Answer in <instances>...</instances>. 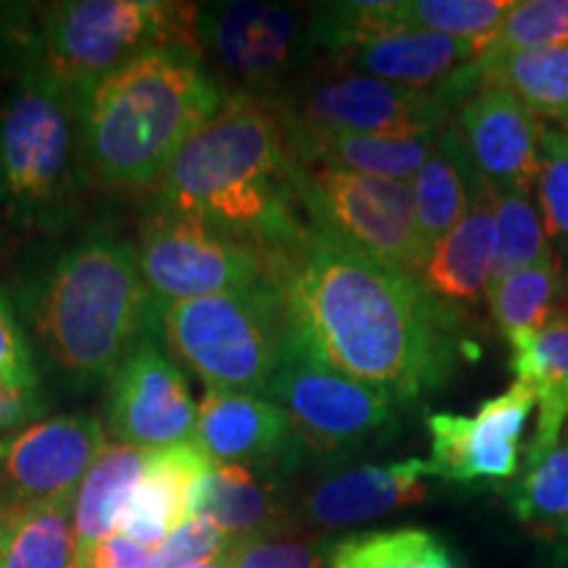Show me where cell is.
<instances>
[{
    "instance_id": "40",
    "label": "cell",
    "mask_w": 568,
    "mask_h": 568,
    "mask_svg": "<svg viewBox=\"0 0 568 568\" xmlns=\"http://www.w3.org/2000/svg\"><path fill=\"white\" fill-rule=\"evenodd\" d=\"M548 564L550 568H568V537H564L548 550Z\"/></svg>"
},
{
    "instance_id": "37",
    "label": "cell",
    "mask_w": 568,
    "mask_h": 568,
    "mask_svg": "<svg viewBox=\"0 0 568 568\" xmlns=\"http://www.w3.org/2000/svg\"><path fill=\"white\" fill-rule=\"evenodd\" d=\"M42 376H0V432L24 429L45 414Z\"/></svg>"
},
{
    "instance_id": "12",
    "label": "cell",
    "mask_w": 568,
    "mask_h": 568,
    "mask_svg": "<svg viewBox=\"0 0 568 568\" xmlns=\"http://www.w3.org/2000/svg\"><path fill=\"white\" fill-rule=\"evenodd\" d=\"M138 261L155 311L280 276V268L264 253L243 245L193 213L155 203H151V211L140 224Z\"/></svg>"
},
{
    "instance_id": "32",
    "label": "cell",
    "mask_w": 568,
    "mask_h": 568,
    "mask_svg": "<svg viewBox=\"0 0 568 568\" xmlns=\"http://www.w3.org/2000/svg\"><path fill=\"white\" fill-rule=\"evenodd\" d=\"M516 0H397V19L416 30L489 45Z\"/></svg>"
},
{
    "instance_id": "45",
    "label": "cell",
    "mask_w": 568,
    "mask_h": 568,
    "mask_svg": "<svg viewBox=\"0 0 568 568\" xmlns=\"http://www.w3.org/2000/svg\"><path fill=\"white\" fill-rule=\"evenodd\" d=\"M0 376H3V372H0Z\"/></svg>"
},
{
    "instance_id": "21",
    "label": "cell",
    "mask_w": 568,
    "mask_h": 568,
    "mask_svg": "<svg viewBox=\"0 0 568 568\" xmlns=\"http://www.w3.org/2000/svg\"><path fill=\"white\" fill-rule=\"evenodd\" d=\"M213 468V460L195 439L148 450L145 474L119 516V535L161 548L166 537L190 518V495L197 479Z\"/></svg>"
},
{
    "instance_id": "22",
    "label": "cell",
    "mask_w": 568,
    "mask_h": 568,
    "mask_svg": "<svg viewBox=\"0 0 568 568\" xmlns=\"http://www.w3.org/2000/svg\"><path fill=\"white\" fill-rule=\"evenodd\" d=\"M508 345L516 382L529 385L537 395L535 435L524 447L527 468H531L556 450L568 426V311L552 314L542 329L508 337Z\"/></svg>"
},
{
    "instance_id": "2",
    "label": "cell",
    "mask_w": 568,
    "mask_h": 568,
    "mask_svg": "<svg viewBox=\"0 0 568 568\" xmlns=\"http://www.w3.org/2000/svg\"><path fill=\"white\" fill-rule=\"evenodd\" d=\"M297 159L280 111L224 92L153 187V203L193 213L280 268L311 234L295 187Z\"/></svg>"
},
{
    "instance_id": "24",
    "label": "cell",
    "mask_w": 568,
    "mask_h": 568,
    "mask_svg": "<svg viewBox=\"0 0 568 568\" xmlns=\"http://www.w3.org/2000/svg\"><path fill=\"white\" fill-rule=\"evenodd\" d=\"M0 568H82L71 503L0 495Z\"/></svg>"
},
{
    "instance_id": "14",
    "label": "cell",
    "mask_w": 568,
    "mask_h": 568,
    "mask_svg": "<svg viewBox=\"0 0 568 568\" xmlns=\"http://www.w3.org/2000/svg\"><path fill=\"white\" fill-rule=\"evenodd\" d=\"M105 426L116 443L161 450L195 439L197 406L174 361L145 335L109 379Z\"/></svg>"
},
{
    "instance_id": "9",
    "label": "cell",
    "mask_w": 568,
    "mask_h": 568,
    "mask_svg": "<svg viewBox=\"0 0 568 568\" xmlns=\"http://www.w3.org/2000/svg\"><path fill=\"white\" fill-rule=\"evenodd\" d=\"M466 101L456 77L437 90H414L322 63L272 98L287 132H345L374 138H424L443 132Z\"/></svg>"
},
{
    "instance_id": "6",
    "label": "cell",
    "mask_w": 568,
    "mask_h": 568,
    "mask_svg": "<svg viewBox=\"0 0 568 568\" xmlns=\"http://www.w3.org/2000/svg\"><path fill=\"white\" fill-rule=\"evenodd\" d=\"M82 98L45 77H24L0 109V211L27 232L74 224L82 187Z\"/></svg>"
},
{
    "instance_id": "3",
    "label": "cell",
    "mask_w": 568,
    "mask_h": 568,
    "mask_svg": "<svg viewBox=\"0 0 568 568\" xmlns=\"http://www.w3.org/2000/svg\"><path fill=\"white\" fill-rule=\"evenodd\" d=\"M13 303L40 376L69 393L111 379L155 326L138 247L105 226H90L42 258Z\"/></svg>"
},
{
    "instance_id": "35",
    "label": "cell",
    "mask_w": 568,
    "mask_h": 568,
    "mask_svg": "<svg viewBox=\"0 0 568 568\" xmlns=\"http://www.w3.org/2000/svg\"><path fill=\"white\" fill-rule=\"evenodd\" d=\"M568 42V0H516L481 59L529 51V48L566 45Z\"/></svg>"
},
{
    "instance_id": "16",
    "label": "cell",
    "mask_w": 568,
    "mask_h": 568,
    "mask_svg": "<svg viewBox=\"0 0 568 568\" xmlns=\"http://www.w3.org/2000/svg\"><path fill=\"white\" fill-rule=\"evenodd\" d=\"M429 477L435 474L429 460L422 458L326 471L293 493L295 524L297 529L326 535L418 506L429 495Z\"/></svg>"
},
{
    "instance_id": "23",
    "label": "cell",
    "mask_w": 568,
    "mask_h": 568,
    "mask_svg": "<svg viewBox=\"0 0 568 568\" xmlns=\"http://www.w3.org/2000/svg\"><path fill=\"white\" fill-rule=\"evenodd\" d=\"M295 159L301 163H324L345 172L376 176V180L410 182L437 148V134L424 138H374L345 132H287Z\"/></svg>"
},
{
    "instance_id": "34",
    "label": "cell",
    "mask_w": 568,
    "mask_h": 568,
    "mask_svg": "<svg viewBox=\"0 0 568 568\" xmlns=\"http://www.w3.org/2000/svg\"><path fill=\"white\" fill-rule=\"evenodd\" d=\"M535 201L545 232L568 280V130L545 126Z\"/></svg>"
},
{
    "instance_id": "28",
    "label": "cell",
    "mask_w": 568,
    "mask_h": 568,
    "mask_svg": "<svg viewBox=\"0 0 568 568\" xmlns=\"http://www.w3.org/2000/svg\"><path fill=\"white\" fill-rule=\"evenodd\" d=\"M568 280L558 255L489 282L487 308L503 337L537 332L564 308Z\"/></svg>"
},
{
    "instance_id": "42",
    "label": "cell",
    "mask_w": 568,
    "mask_h": 568,
    "mask_svg": "<svg viewBox=\"0 0 568 568\" xmlns=\"http://www.w3.org/2000/svg\"><path fill=\"white\" fill-rule=\"evenodd\" d=\"M531 568H550V564H548V552H545V556H539L537 560H535V566Z\"/></svg>"
},
{
    "instance_id": "30",
    "label": "cell",
    "mask_w": 568,
    "mask_h": 568,
    "mask_svg": "<svg viewBox=\"0 0 568 568\" xmlns=\"http://www.w3.org/2000/svg\"><path fill=\"white\" fill-rule=\"evenodd\" d=\"M510 516L548 542L568 537V439L503 489Z\"/></svg>"
},
{
    "instance_id": "17",
    "label": "cell",
    "mask_w": 568,
    "mask_h": 568,
    "mask_svg": "<svg viewBox=\"0 0 568 568\" xmlns=\"http://www.w3.org/2000/svg\"><path fill=\"white\" fill-rule=\"evenodd\" d=\"M195 443L213 464H237L287 479L305 466L284 410L266 395L209 393L197 406Z\"/></svg>"
},
{
    "instance_id": "27",
    "label": "cell",
    "mask_w": 568,
    "mask_h": 568,
    "mask_svg": "<svg viewBox=\"0 0 568 568\" xmlns=\"http://www.w3.org/2000/svg\"><path fill=\"white\" fill-rule=\"evenodd\" d=\"M145 458L148 450L140 447L105 443L71 503V521L82 552L116 531L119 516L145 474Z\"/></svg>"
},
{
    "instance_id": "26",
    "label": "cell",
    "mask_w": 568,
    "mask_h": 568,
    "mask_svg": "<svg viewBox=\"0 0 568 568\" xmlns=\"http://www.w3.org/2000/svg\"><path fill=\"white\" fill-rule=\"evenodd\" d=\"M477 88H497L514 95L539 119L568 122V42L529 48L471 63Z\"/></svg>"
},
{
    "instance_id": "19",
    "label": "cell",
    "mask_w": 568,
    "mask_h": 568,
    "mask_svg": "<svg viewBox=\"0 0 568 568\" xmlns=\"http://www.w3.org/2000/svg\"><path fill=\"white\" fill-rule=\"evenodd\" d=\"M497 253L495 193L477 174L466 216L439 240L416 280L429 295L453 308L474 314L487 301Z\"/></svg>"
},
{
    "instance_id": "36",
    "label": "cell",
    "mask_w": 568,
    "mask_h": 568,
    "mask_svg": "<svg viewBox=\"0 0 568 568\" xmlns=\"http://www.w3.org/2000/svg\"><path fill=\"white\" fill-rule=\"evenodd\" d=\"M232 539L211 518L193 516L176 527L161 548H155V568H187L222 560Z\"/></svg>"
},
{
    "instance_id": "8",
    "label": "cell",
    "mask_w": 568,
    "mask_h": 568,
    "mask_svg": "<svg viewBox=\"0 0 568 568\" xmlns=\"http://www.w3.org/2000/svg\"><path fill=\"white\" fill-rule=\"evenodd\" d=\"M264 395L287 416L305 464H343L395 424V403L326 364L295 318Z\"/></svg>"
},
{
    "instance_id": "15",
    "label": "cell",
    "mask_w": 568,
    "mask_h": 568,
    "mask_svg": "<svg viewBox=\"0 0 568 568\" xmlns=\"http://www.w3.org/2000/svg\"><path fill=\"white\" fill-rule=\"evenodd\" d=\"M105 447L95 416H51L0 439V495L30 503H74Z\"/></svg>"
},
{
    "instance_id": "7",
    "label": "cell",
    "mask_w": 568,
    "mask_h": 568,
    "mask_svg": "<svg viewBox=\"0 0 568 568\" xmlns=\"http://www.w3.org/2000/svg\"><path fill=\"white\" fill-rule=\"evenodd\" d=\"M293 326L280 276L155 311L153 335L209 393L264 395Z\"/></svg>"
},
{
    "instance_id": "38",
    "label": "cell",
    "mask_w": 568,
    "mask_h": 568,
    "mask_svg": "<svg viewBox=\"0 0 568 568\" xmlns=\"http://www.w3.org/2000/svg\"><path fill=\"white\" fill-rule=\"evenodd\" d=\"M0 372L11 376H40L17 305L3 287H0Z\"/></svg>"
},
{
    "instance_id": "31",
    "label": "cell",
    "mask_w": 568,
    "mask_h": 568,
    "mask_svg": "<svg viewBox=\"0 0 568 568\" xmlns=\"http://www.w3.org/2000/svg\"><path fill=\"white\" fill-rule=\"evenodd\" d=\"M495 193V222H497V253L493 282L521 272L556 255L542 213L537 209L535 190H493Z\"/></svg>"
},
{
    "instance_id": "10",
    "label": "cell",
    "mask_w": 568,
    "mask_h": 568,
    "mask_svg": "<svg viewBox=\"0 0 568 568\" xmlns=\"http://www.w3.org/2000/svg\"><path fill=\"white\" fill-rule=\"evenodd\" d=\"M295 187L316 234L406 274L424 268L429 255L418 237L410 182L297 161Z\"/></svg>"
},
{
    "instance_id": "39",
    "label": "cell",
    "mask_w": 568,
    "mask_h": 568,
    "mask_svg": "<svg viewBox=\"0 0 568 568\" xmlns=\"http://www.w3.org/2000/svg\"><path fill=\"white\" fill-rule=\"evenodd\" d=\"M82 568H155V550L124 535H111L82 552Z\"/></svg>"
},
{
    "instance_id": "25",
    "label": "cell",
    "mask_w": 568,
    "mask_h": 568,
    "mask_svg": "<svg viewBox=\"0 0 568 568\" xmlns=\"http://www.w3.org/2000/svg\"><path fill=\"white\" fill-rule=\"evenodd\" d=\"M474 180H477V172H474L471 161H468L460 130L456 119H453L439 132L437 148L432 151L429 161L424 163L422 172L410 182L416 203L418 237H422L426 255H432L439 240L447 232L456 230V224L466 216Z\"/></svg>"
},
{
    "instance_id": "18",
    "label": "cell",
    "mask_w": 568,
    "mask_h": 568,
    "mask_svg": "<svg viewBox=\"0 0 568 568\" xmlns=\"http://www.w3.org/2000/svg\"><path fill=\"white\" fill-rule=\"evenodd\" d=\"M456 124L474 172L493 190H535L545 124L514 95L477 88L458 105Z\"/></svg>"
},
{
    "instance_id": "41",
    "label": "cell",
    "mask_w": 568,
    "mask_h": 568,
    "mask_svg": "<svg viewBox=\"0 0 568 568\" xmlns=\"http://www.w3.org/2000/svg\"><path fill=\"white\" fill-rule=\"evenodd\" d=\"M187 568H226L224 560H211V564H195V566H187Z\"/></svg>"
},
{
    "instance_id": "29",
    "label": "cell",
    "mask_w": 568,
    "mask_h": 568,
    "mask_svg": "<svg viewBox=\"0 0 568 568\" xmlns=\"http://www.w3.org/2000/svg\"><path fill=\"white\" fill-rule=\"evenodd\" d=\"M329 568H466V564L435 531L403 527L337 539Z\"/></svg>"
},
{
    "instance_id": "33",
    "label": "cell",
    "mask_w": 568,
    "mask_h": 568,
    "mask_svg": "<svg viewBox=\"0 0 568 568\" xmlns=\"http://www.w3.org/2000/svg\"><path fill=\"white\" fill-rule=\"evenodd\" d=\"M332 550L335 542L326 535L293 529L232 539L222 560L226 568H329Z\"/></svg>"
},
{
    "instance_id": "43",
    "label": "cell",
    "mask_w": 568,
    "mask_h": 568,
    "mask_svg": "<svg viewBox=\"0 0 568 568\" xmlns=\"http://www.w3.org/2000/svg\"><path fill=\"white\" fill-rule=\"evenodd\" d=\"M564 308H566V311H568V295H566V303H564Z\"/></svg>"
},
{
    "instance_id": "11",
    "label": "cell",
    "mask_w": 568,
    "mask_h": 568,
    "mask_svg": "<svg viewBox=\"0 0 568 568\" xmlns=\"http://www.w3.org/2000/svg\"><path fill=\"white\" fill-rule=\"evenodd\" d=\"M197 45L219 88L264 101L303 80L318 55L311 13L264 0L197 6Z\"/></svg>"
},
{
    "instance_id": "20",
    "label": "cell",
    "mask_w": 568,
    "mask_h": 568,
    "mask_svg": "<svg viewBox=\"0 0 568 568\" xmlns=\"http://www.w3.org/2000/svg\"><path fill=\"white\" fill-rule=\"evenodd\" d=\"M211 518L230 539L297 529L293 493L280 474L213 464L190 495V518Z\"/></svg>"
},
{
    "instance_id": "1",
    "label": "cell",
    "mask_w": 568,
    "mask_h": 568,
    "mask_svg": "<svg viewBox=\"0 0 568 568\" xmlns=\"http://www.w3.org/2000/svg\"><path fill=\"white\" fill-rule=\"evenodd\" d=\"M282 284L290 314L326 364L395 406L443 389L479 355L471 314L437 301L414 274L314 230L284 258Z\"/></svg>"
},
{
    "instance_id": "44",
    "label": "cell",
    "mask_w": 568,
    "mask_h": 568,
    "mask_svg": "<svg viewBox=\"0 0 568 568\" xmlns=\"http://www.w3.org/2000/svg\"><path fill=\"white\" fill-rule=\"evenodd\" d=\"M564 435H566V439H568V426H566V432H564Z\"/></svg>"
},
{
    "instance_id": "5",
    "label": "cell",
    "mask_w": 568,
    "mask_h": 568,
    "mask_svg": "<svg viewBox=\"0 0 568 568\" xmlns=\"http://www.w3.org/2000/svg\"><path fill=\"white\" fill-rule=\"evenodd\" d=\"M197 45V6L166 0H67L0 11V55L17 80L45 77L84 95L159 48Z\"/></svg>"
},
{
    "instance_id": "4",
    "label": "cell",
    "mask_w": 568,
    "mask_h": 568,
    "mask_svg": "<svg viewBox=\"0 0 568 568\" xmlns=\"http://www.w3.org/2000/svg\"><path fill=\"white\" fill-rule=\"evenodd\" d=\"M224 90L195 48H159L103 77L82 95L88 184L155 187L176 151L222 103Z\"/></svg>"
},
{
    "instance_id": "13",
    "label": "cell",
    "mask_w": 568,
    "mask_h": 568,
    "mask_svg": "<svg viewBox=\"0 0 568 568\" xmlns=\"http://www.w3.org/2000/svg\"><path fill=\"white\" fill-rule=\"evenodd\" d=\"M535 406V389L514 382L503 395L481 403L474 416L429 414L432 474L453 485H510L518 477L524 429Z\"/></svg>"
}]
</instances>
